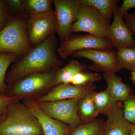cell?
<instances>
[{
    "mask_svg": "<svg viewBox=\"0 0 135 135\" xmlns=\"http://www.w3.org/2000/svg\"><path fill=\"white\" fill-rule=\"evenodd\" d=\"M58 42L55 33L36 46L26 54L18 58L7 74L5 81L9 84L27 75L58 70L62 61L56 54Z\"/></svg>",
    "mask_w": 135,
    "mask_h": 135,
    "instance_id": "1",
    "label": "cell"
},
{
    "mask_svg": "<svg viewBox=\"0 0 135 135\" xmlns=\"http://www.w3.org/2000/svg\"><path fill=\"white\" fill-rule=\"evenodd\" d=\"M0 135H44V133L31 109L18 101L8 107L0 125Z\"/></svg>",
    "mask_w": 135,
    "mask_h": 135,
    "instance_id": "2",
    "label": "cell"
},
{
    "mask_svg": "<svg viewBox=\"0 0 135 135\" xmlns=\"http://www.w3.org/2000/svg\"><path fill=\"white\" fill-rule=\"evenodd\" d=\"M57 71L31 74L7 84L5 95L19 101H36L47 95L54 87L53 81Z\"/></svg>",
    "mask_w": 135,
    "mask_h": 135,
    "instance_id": "3",
    "label": "cell"
},
{
    "mask_svg": "<svg viewBox=\"0 0 135 135\" xmlns=\"http://www.w3.org/2000/svg\"><path fill=\"white\" fill-rule=\"evenodd\" d=\"M27 17L25 14L10 17L0 31V52H10L18 58L29 52L32 46L27 33Z\"/></svg>",
    "mask_w": 135,
    "mask_h": 135,
    "instance_id": "4",
    "label": "cell"
},
{
    "mask_svg": "<svg viewBox=\"0 0 135 135\" xmlns=\"http://www.w3.org/2000/svg\"><path fill=\"white\" fill-rule=\"evenodd\" d=\"M110 26V23L95 8L81 4L71 32H85L96 37L105 38L108 36Z\"/></svg>",
    "mask_w": 135,
    "mask_h": 135,
    "instance_id": "5",
    "label": "cell"
},
{
    "mask_svg": "<svg viewBox=\"0 0 135 135\" xmlns=\"http://www.w3.org/2000/svg\"><path fill=\"white\" fill-rule=\"evenodd\" d=\"M114 47L108 37L99 38L90 34L72 35L61 42L57 52L61 58L66 59L78 51L86 49L112 50Z\"/></svg>",
    "mask_w": 135,
    "mask_h": 135,
    "instance_id": "6",
    "label": "cell"
},
{
    "mask_svg": "<svg viewBox=\"0 0 135 135\" xmlns=\"http://www.w3.org/2000/svg\"><path fill=\"white\" fill-rule=\"evenodd\" d=\"M79 99H65L36 103L42 110L48 116L75 128L82 124L77 111Z\"/></svg>",
    "mask_w": 135,
    "mask_h": 135,
    "instance_id": "7",
    "label": "cell"
},
{
    "mask_svg": "<svg viewBox=\"0 0 135 135\" xmlns=\"http://www.w3.org/2000/svg\"><path fill=\"white\" fill-rule=\"evenodd\" d=\"M56 33L62 42L71 35L73 25L77 20L81 4L79 0H53Z\"/></svg>",
    "mask_w": 135,
    "mask_h": 135,
    "instance_id": "8",
    "label": "cell"
},
{
    "mask_svg": "<svg viewBox=\"0 0 135 135\" xmlns=\"http://www.w3.org/2000/svg\"><path fill=\"white\" fill-rule=\"evenodd\" d=\"M27 33L32 47L43 42L51 35L56 33L55 11L30 15L27 16Z\"/></svg>",
    "mask_w": 135,
    "mask_h": 135,
    "instance_id": "9",
    "label": "cell"
},
{
    "mask_svg": "<svg viewBox=\"0 0 135 135\" xmlns=\"http://www.w3.org/2000/svg\"><path fill=\"white\" fill-rule=\"evenodd\" d=\"M74 57H83L89 59L93 64L89 68L104 73H116L121 67L118 62L116 52L113 50L86 49L76 51L71 55Z\"/></svg>",
    "mask_w": 135,
    "mask_h": 135,
    "instance_id": "10",
    "label": "cell"
},
{
    "mask_svg": "<svg viewBox=\"0 0 135 135\" xmlns=\"http://www.w3.org/2000/svg\"><path fill=\"white\" fill-rule=\"evenodd\" d=\"M95 85L90 83L81 86L61 84L53 87L47 95L37 99V103L65 99H79L86 94L95 91Z\"/></svg>",
    "mask_w": 135,
    "mask_h": 135,
    "instance_id": "11",
    "label": "cell"
},
{
    "mask_svg": "<svg viewBox=\"0 0 135 135\" xmlns=\"http://www.w3.org/2000/svg\"><path fill=\"white\" fill-rule=\"evenodd\" d=\"M114 19L110 25L108 37L117 50L135 48V40L124 20V17L116 11L114 12Z\"/></svg>",
    "mask_w": 135,
    "mask_h": 135,
    "instance_id": "12",
    "label": "cell"
},
{
    "mask_svg": "<svg viewBox=\"0 0 135 135\" xmlns=\"http://www.w3.org/2000/svg\"><path fill=\"white\" fill-rule=\"evenodd\" d=\"M28 106L40 123L44 135H70L74 128L66 123L51 118L40 108L35 101H22Z\"/></svg>",
    "mask_w": 135,
    "mask_h": 135,
    "instance_id": "13",
    "label": "cell"
},
{
    "mask_svg": "<svg viewBox=\"0 0 135 135\" xmlns=\"http://www.w3.org/2000/svg\"><path fill=\"white\" fill-rule=\"evenodd\" d=\"M106 116L104 135H129L132 124L124 117L121 102H118Z\"/></svg>",
    "mask_w": 135,
    "mask_h": 135,
    "instance_id": "14",
    "label": "cell"
},
{
    "mask_svg": "<svg viewBox=\"0 0 135 135\" xmlns=\"http://www.w3.org/2000/svg\"><path fill=\"white\" fill-rule=\"evenodd\" d=\"M103 77L107 83V89L116 101L123 102L132 93V89L129 86L123 83L122 78L117 76L116 73H104Z\"/></svg>",
    "mask_w": 135,
    "mask_h": 135,
    "instance_id": "15",
    "label": "cell"
},
{
    "mask_svg": "<svg viewBox=\"0 0 135 135\" xmlns=\"http://www.w3.org/2000/svg\"><path fill=\"white\" fill-rule=\"evenodd\" d=\"M94 92L92 91L86 94L78 102L77 111L82 123H89L95 120L99 114L94 103Z\"/></svg>",
    "mask_w": 135,
    "mask_h": 135,
    "instance_id": "16",
    "label": "cell"
},
{
    "mask_svg": "<svg viewBox=\"0 0 135 135\" xmlns=\"http://www.w3.org/2000/svg\"><path fill=\"white\" fill-rule=\"evenodd\" d=\"M88 66L77 60H70L66 65L57 70L53 85L54 86L61 84H71L74 75L77 73L87 70Z\"/></svg>",
    "mask_w": 135,
    "mask_h": 135,
    "instance_id": "17",
    "label": "cell"
},
{
    "mask_svg": "<svg viewBox=\"0 0 135 135\" xmlns=\"http://www.w3.org/2000/svg\"><path fill=\"white\" fill-rule=\"evenodd\" d=\"M94 103L99 114L107 115L118 104L112 94L106 89L99 92H94Z\"/></svg>",
    "mask_w": 135,
    "mask_h": 135,
    "instance_id": "18",
    "label": "cell"
},
{
    "mask_svg": "<svg viewBox=\"0 0 135 135\" xmlns=\"http://www.w3.org/2000/svg\"><path fill=\"white\" fill-rule=\"evenodd\" d=\"M82 5L95 8L110 23L114 12L118 7L119 0H79Z\"/></svg>",
    "mask_w": 135,
    "mask_h": 135,
    "instance_id": "19",
    "label": "cell"
},
{
    "mask_svg": "<svg viewBox=\"0 0 135 135\" xmlns=\"http://www.w3.org/2000/svg\"><path fill=\"white\" fill-rule=\"evenodd\" d=\"M104 122L100 119L82 123L74 128L70 135H104Z\"/></svg>",
    "mask_w": 135,
    "mask_h": 135,
    "instance_id": "20",
    "label": "cell"
},
{
    "mask_svg": "<svg viewBox=\"0 0 135 135\" xmlns=\"http://www.w3.org/2000/svg\"><path fill=\"white\" fill-rule=\"evenodd\" d=\"M18 59L14 53L7 52H0V95H5L7 88L5 83L6 73L8 68Z\"/></svg>",
    "mask_w": 135,
    "mask_h": 135,
    "instance_id": "21",
    "label": "cell"
},
{
    "mask_svg": "<svg viewBox=\"0 0 135 135\" xmlns=\"http://www.w3.org/2000/svg\"><path fill=\"white\" fill-rule=\"evenodd\" d=\"M24 12L27 16L51 10V0H23Z\"/></svg>",
    "mask_w": 135,
    "mask_h": 135,
    "instance_id": "22",
    "label": "cell"
},
{
    "mask_svg": "<svg viewBox=\"0 0 135 135\" xmlns=\"http://www.w3.org/2000/svg\"><path fill=\"white\" fill-rule=\"evenodd\" d=\"M117 58L121 69L135 71V48H128L119 50Z\"/></svg>",
    "mask_w": 135,
    "mask_h": 135,
    "instance_id": "23",
    "label": "cell"
},
{
    "mask_svg": "<svg viewBox=\"0 0 135 135\" xmlns=\"http://www.w3.org/2000/svg\"><path fill=\"white\" fill-rule=\"evenodd\" d=\"M101 78V75L99 74L84 70L77 73L74 75L71 84L75 86H81L100 80Z\"/></svg>",
    "mask_w": 135,
    "mask_h": 135,
    "instance_id": "24",
    "label": "cell"
},
{
    "mask_svg": "<svg viewBox=\"0 0 135 135\" xmlns=\"http://www.w3.org/2000/svg\"><path fill=\"white\" fill-rule=\"evenodd\" d=\"M123 103L124 117L130 123H135V94L131 93Z\"/></svg>",
    "mask_w": 135,
    "mask_h": 135,
    "instance_id": "25",
    "label": "cell"
},
{
    "mask_svg": "<svg viewBox=\"0 0 135 135\" xmlns=\"http://www.w3.org/2000/svg\"><path fill=\"white\" fill-rule=\"evenodd\" d=\"M6 1L0 0V31L6 25L9 18Z\"/></svg>",
    "mask_w": 135,
    "mask_h": 135,
    "instance_id": "26",
    "label": "cell"
},
{
    "mask_svg": "<svg viewBox=\"0 0 135 135\" xmlns=\"http://www.w3.org/2000/svg\"><path fill=\"white\" fill-rule=\"evenodd\" d=\"M5 1L9 9L16 12L17 15L25 14L23 0H7Z\"/></svg>",
    "mask_w": 135,
    "mask_h": 135,
    "instance_id": "27",
    "label": "cell"
},
{
    "mask_svg": "<svg viewBox=\"0 0 135 135\" xmlns=\"http://www.w3.org/2000/svg\"><path fill=\"white\" fill-rule=\"evenodd\" d=\"M18 101L15 98L5 95H0V114L5 113L10 105Z\"/></svg>",
    "mask_w": 135,
    "mask_h": 135,
    "instance_id": "28",
    "label": "cell"
},
{
    "mask_svg": "<svg viewBox=\"0 0 135 135\" xmlns=\"http://www.w3.org/2000/svg\"><path fill=\"white\" fill-rule=\"evenodd\" d=\"M135 8V0H123L120 7H117L116 10L118 14L124 16L131 9Z\"/></svg>",
    "mask_w": 135,
    "mask_h": 135,
    "instance_id": "29",
    "label": "cell"
},
{
    "mask_svg": "<svg viewBox=\"0 0 135 135\" xmlns=\"http://www.w3.org/2000/svg\"><path fill=\"white\" fill-rule=\"evenodd\" d=\"M124 19L131 33L135 36V12L127 13L124 16Z\"/></svg>",
    "mask_w": 135,
    "mask_h": 135,
    "instance_id": "30",
    "label": "cell"
},
{
    "mask_svg": "<svg viewBox=\"0 0 135 135\" xmlns=\"http://www.w3.org/2000/svg\"><path fill=\"white\" fill-rule=\"evenodd\" d=\"M129 135H135V123L132 124Z\"/></svg>",
    "mask_w": 135,
    "mask_h": 135,
    "instance_id": "31",
    "label": "cell"
},
{
    "mask_svg": "<svg viewBox=\"0 0 135 135\" xmlns=\"http://www.w3.org/2000/svg\"><path fill=\"white\" fill-rule=\"evenodd\" d=\"M131 79L133 83L135 84V71L132 72L131 77Z\"/></svg>",
    "mask_w": 135,
    "mask_h": 135,
    "instance_id": "32",
    "label": "cell"
},
{
    "mask_svg": "<svg viewBox=\"0 0 135 135\" xmlns=\"http://www.w3.org/2000/svg\"><path fill=\"white\" fill-rule=\"evenodd\" d=\"M5 113L3 114H0V125L1 124L2 122L4 120L5 118Z\"/></svg>",
    "mask_w": 135,
    "mask_h": 135,
    "instance_id": "33",
    "label": "cell"
}]
</instances>
